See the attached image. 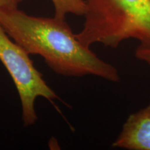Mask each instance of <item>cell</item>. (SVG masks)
I'll list each match as a JSON object with an SVG mask.
<instances>
[{
  "label": "cell",
  "instance_id": "1",
  "mask_svg": "<svg viewBox=\"0 0 150 150\" xmlns=\"http://www.w3.org/2000/svg\"><path fill=\"white\" fill-rule=\"evenodd\" d=\"M0 25L29 54L40 55L63 76L93 75L112 82L120 79L117 68L80 42L65 19L35 17L18 8L0 10Z\"/></svg>",
  "mask_w": 150,
  "mask_h": 150
},
{
  "label": "cell",
  "instance_id": "5",
  "mask_svg": "<svg viewBox=\"0 0 150 150\" xmlns=\"http://www.w3.org/2000/svg\"><path fill=\"white\" fill-rule=\"evenodd\" d=\"M54 7V17L65 19L67 14L84 16L86 11L85 0H51Z\"/></svg>",
  "mask_w": 150,
  "mask_h": 150
},
{
  "label": "cell",
  "instance_id": "3",
  "mask_svg": "<svg viewBox=\"0 0 150 150\" xmlns=\"http://www.w3.org/2000/svg\"><path fill=\"white\" fill-rule=\"evenodd\" d=\"M0 61L12 78L18 93L24 126L34 125L38 119L35 110L37 97H44L49 101L59 98L35 68L28 52L11 38L1 25Z\"/></svg>",
  "mask_w": 150,
  "mask_h": 150
},
{
  "label": "cell",
  "instance_id": "4",
  "mask_svg": "<svg viewBox=\"0 0 150 150\" xmlns=\"http://www.w3.org/2000/svg\"><path fill=\"white\" fill-rule=\"evenodd\" d=\"M112 146L131 150H150V104L129 116Z\"/></svg>",
  "mask_w": 150,
  "mask_h": 150
},
{
  "label": "cell",
  "instance_id": "6",
  "mask_svg": "<svg viewBox=\"0 0 150 150\" xmlns=\"http://www.w3.org/2000/svg\"><path fill=\"white\" fill-rule=\"evenodd\" d=\"M136 58L150 65V42H140L136 50Z\"/></svg>",
  "mask_w": 150,
  "mask_h": 150
},
{
  "label": "cell",
  "instance_id": "2",
  "mask_svg": "<svg viewBox=\"0 0 150 150\" xmlns=\"http://www.w3.org/2000/svg\"><path fill=\"white\" fill-rule=\"evenodd\" d=\"M85 1V22L76 35L86 47L101 43L117 48L131 38L150 42V0Z\"/></svg>",
  "mask_w": 150,
  "mask_h": 150
},
{
  "label": "cell",
  "instance_id": "7",
  "mask_svg": "<svg viewBox=\"0 0 150 150\" xmlns=\"http://www.w3.org/2000/svg\"><path fill=\"white\" fill-rule=\"evenodd\" d=\"M22 1L23 0H0V10L17 8Z\"/></svg>",
  "mask_w": 150,
  "mask_h": 150
}]
</instances>
